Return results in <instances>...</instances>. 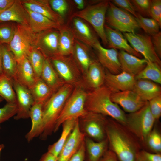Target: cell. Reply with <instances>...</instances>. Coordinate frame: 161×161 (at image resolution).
Wrapping results in <instances>:
<instances>
[{
	"label": "cell",
	"mask_w": 161,
	"mask_h": 161,
	"mask_svg": "<svg viewBox=\"0 0 161 161\" xmlns=\"http://www.w3.org/2000/svg\"><path fill=\"white\" fill-rule=\"evenodd\" d=\"M108 148L120 161H135L137 154L142 149L137 138L124 125L108 118L106 127Z\"/></svg>",
	"instance_id": "cell-1"
},
{
	"label": "cell",
	"mask_w": 161,
	"mask_h": 161,
	"mask_svg": "<svg viewBox=\"0 0 161 161\" xmlns=\"http://www.w3.org/2000/svg\"><path fill=\"white\" fill-rule=\"evenodd\" d=\"M111 91L105 85L87 92L85 107L88 112L110 117L125 125L126 114L111 100Z\"/></svg>",
	"instance_id": "cell-2"
},
{
	"label": "cell",
	"mask_w": 161,
	"mask_h": 161,
	"mask_svg": "<svg viewBox=\"0 0 161 161\" xmlns=\"http://www.w3.org/2000/svg\"><path fill=\"white\" fill-rule=\"evenodd\" d=\"M74 87L65 83L43 105V124L40 138L46 140L54 132L56 122Z\"/></svg>",
	"instance_id": "cell-3"
},
{
	"label": "cell",
	"mask_w": 161,
	"mask_h": 161,
	"mask_svg": "<svg viewBox=\"0 0 161 161\" xmlns=\"http://www.w3.org/2000/svg\"><path fill=\"white\" fill-rule=\"evenodd\" d=\"M155 120L147 101L139 110L126 114L124 126L137 138L142 146L153 129Z\"/></svg>",
	"instance_id": "cell-4"
},
{
	"label": "cell",
	"mask_w": 161,
	"mask_h": 161,
	"mask_svg": "<svg viewBox=\"0 0 161 161\" xmlns=\"http://www.w3.org/2000/svg\"><path fill=\"white\" fill-rule=\"evenodd\" d=\"M109 3L108 0L99 1L75 12L71 17V18L74 17L80 18L90 23L105 46L107 45L104 26Z\"/></svg>",
	"instance_id": "cell-5"
},
{
	"label": "cell",
	"mask_w": 161,
	"mask_h": 161,
	"mask_svg": "<svg viewBox=\"0 0 161 161\" xmlns=\"http://www.w3.org/2000/svg\"><path fill=\"white\" fill-rule=\"evenodd\" d=\"M87 94L85 88L74 87L56 122L54 132L57 131L65 121L70 119L79 118L87 113L85 105Z\"/></svg>",
	"instance_id": "cell-6"
},
{
	"label": "cell",
	"mask_w": 161,
	"mask_h": 161,
	"mask_svg": "<svg viewBox=\"0 0 161 161\" xmlns=\"http://www.w3.org/2000/svg\"><path fill=\"white\" fill-rule=\"evenodd\" d=\"M49 58L65 83L74 87H82L86 88L83 75L71 55H57Z\"/></svg>",
	"instance_id": "cell-7"
},
{
	"label": "cell",
	"mask_w": 161,
	"mask_h": 161,
	"mask_svg": "<svg viewBox=\"0 0 161 161\" xmlns=\"http://www.w3.org/2000/svg\"><path fill=\"white\" fill-rule=\"evenodd\" d=\"M105 21L110 27L124 33L135 32L140 27L135 17L109 1Z\"/></svg>",
	"instance_id": "cell-8"
},
{
	"label": "cell",
	"mask_w": 161,
	"mask_h": 161,
	"mask_svg": "<svg viewBox=\"0 0 161 161\" xmlns=\"http://www.w3.org/2000/svg\"><path fill=\"white\" fill-rule=\"evenodd\" d=\"M108 118L102 114L87 111L78 118L80 131L85 137L100 142L106 138V127Z\"/></svg>",
	"instance_id": "cell-9"
},
{
	"label": "cell",
	"mask_w": 161,
	"mask_h": 161,
	"mask_svg": "<svg viewBox=\"0 0 161 161\" xmlns=\"http://www.w3.org/2000/svg\"><path fill=\"white\" fill-rule=\"evenodd\" d=\"M34 33L27 25L20 24L16 27L13 38L7 47L16 61L27 56L32 48L35 39Z\"/></svg>",
	"instance_id": "cell-10"
},
{
	"label": "cell",
	"mask_w": 161,
	"mask_h": 161,
	"mask_svg": "<svg viewBox=\"0 0 161 161\" xmlns=\"http://www.w3.org/2000/svg\"><path fill=\"white\" fill-rule=\"evenodd\" d=\"M123 35L132 48L148 61L155 62L161 66V60L154 50L150 35L136 32L124 33Z\"/></svg>",
	"instance_id": "cell-11"
},
{
	"label": "cell",
	"mask_w": 161,
	"mask_h": 161,
	"mask_svg": "<svg viewBox=\"0 0 161 161\" xmlns=\"http://www.w3.org/2000/svg\"><path fill=\"white\" fill-rule=\"evenodd\" d=\"M13 83L18 108L14 118L16 120L28 118L30 109L35 102L34 99L29 89L16 79H13Z\"/></svg>",
	"instance_id": "cell-12"
},
{
	"label": "cell",
	"mask_w": 161,
	"mask_h": 161,
	"mask_svg": "<svg viewBox=\"0 0 161 161\" xmlns=\"http://www.w3.org/2000/svg\"><path fill=\"white\" fill-rule=\"evenodd\" d=\"M93 48L96 51L98 62L104 68L114 74H119L122 72L118 58V52L116 49L104 47L98 40Z\"/></svg>",
	"instance_id": "cell-13"
},
{
	"label": "cell",
	"mask_w": 161,
	"mask_h": 161,
	"mask_svg": "<svg viewBox=\"0 0 161 161\" xmlns=\"http://www.w3.org/2000/svg\"><path fill=\"white\" fill-rule=\"evenodd\" d=\"M111 98L113 102L120 106L129 113L139 110L146 102L132 90L112 93Z\"/></svg>",
	"instance_id": "cell-14"
},
{
	"label": "cell",
	"mask_w": 161,
	"mask_h": 161,
	"mask_svg": "<svg viewBox=\"0 0 161 161\" xmlns=\"http://www.w3.org/2000/svg\"><path fill=\"white\" fill-rule=\"evenodd\" d=\"M107 71L104 84L112 93L132 90L136 81L134 76L123 71L114 74Z\"/></svg>",
	"instance_id": "cell-15"
},
{
	"label": "cell",
	"mask_w": 161,
	"mask_h": 161,
	"mask_svg": "<svg viewBox=\"0 0 161 161\" xmlns=\"http://www.w3.org/2000/svg\"><path fill=\"white\" fill-rule=\"evenodd\" d=\"M85 137L80 131L78 119L58 157V161H68L78 151Z\"/></svg>",
	"instance_id": "cell-16"
},
{
	"label": "cell",
	"mask_w": 161,
	"mask_h": 161,
	"mask_svg": "<svg viewBox=\"0 0 161 161\" xmlns=\"http://www.w3.org/2000/svg\"><path fill=\"white\" fill-rule=\"evenodd\" d=\"M55 29L48 30L41 32L38 39L41 52L47 58L58 54L59 32L58 30Z\"/></svg>",
	"instance_id": "cell-17"
},
{
	"label": "cell",
	"mask_w": 161,
	"mask_h": 161,
	"mask_svg": "<svg viewBox=\"0 0 161 161\" xmlns=\"http://www.w3.org/2000/svg\"><path fill=\"white\" fill-rule=\"evenodd\" d=\"M72 19L70 27L75 39L93 47L98 40L93 32L89 25L82 19L74 17Z\"/></svg>",
	"instance_id": "cell-18"
},
{
	"label": "cell",
	"mask_w": 161,
	"mask_h": 161,
	"mask_svg": "<svg viewBox=\"0 0 161 161\" xmlns=\"http://www.w3.org/2000/svg\"><path fill=\"white\" fill-rule=\"evenodd\" d=\"M104 29L107 45L109 47L124 50L138 58L141 55L135 51L127 42L124 36L120 32L105 24Z\"/></svg>",
	"instance_id": "cell-19"
},
{
	"label": "cell",
	"mask_w": 161,
	"mask_h": 161,
	"mask_svg": "<svg viewBox=\"0 0 161 161\" xmlns=\"http://www.w3.org/2000/svg\"><path fill=\"white\" fill-rule=\"evenodd\" d=\"M118 58L122 71L134 77L145 67L148 61L123 50L118 52Z\"/></svg>",
	"instance_id": "cell-20"
},
{
	"label": "cell",
	"mask_w": 161,
	"mask_h": 161,
	"mask_svg": "<svg viewBox=\"0 0 161 161\" xmlns=\"http://www.w3.org/2000/svg\"><path fill=\"white\" fill-rule=\"evenodd\" d=\"M105 74L104 68L98 61L95 60L83 76L86 88L92 90L103 85Z\"/></svg>",
	"instance_id": "cell-21"
},
{
	"label": "cell",
	"mask_w": 161,
	"mask_h": 161,
	"mask_svg": "<svg viewBox=\"0 0 161 161\" xmlns=\"http://www.w3.org/2000/svg\"><path fill=\"white\" fill-rule=\"evenodd\" d=\"M23 2L25 8L27 9L42 15L61 25L64 24V17L53 10L49 4V1L30 0L25 1Z\"/></svg>",
	"instance_id": "cell-22"
},
{
	"label": "cell",
	"mask_w": 161,
	"mask_h": 161,
	"mask_svg": "<svg viewBox=\"0 0 161 161\" xmlns=\"http://www.w3.org/2000/svg\"><path fill=\"white\" fill-rule=\"evenodd\" d=\"M91 47L75 39L72 54L83 76L95 60L91 56Z\"/></svg>",
	"instance_id": "cell-23"
},
{
	"label": "cell",
	"mask_w": 161,
	"mask_h": 161,
	"mask_svg": "<svg viewBox=\"0 0 161 161\" xmlns=\"http://www.w3.org/2000/svg\"><path fill=\"white\" fill-rule=\"evenodd\" d=\"M25 8L28 14V26L34 33H41L51 29H58L61 25L42 15Z\"/></svg>",
	"instance_id": "cell-24"
},
{
	"label": "cell",
	"mask_w": 161,
	"mask_h": 161,
	"mask_svg": "<svg viewBox=\"0 0 161 161\" xmlns=\"http://www.w3.org/2000/svg\"><path fill=\"white\" fill-rule=\"evenodd\" d=\"M17 69L14 79L29 89L35 83L36 77L27 56L17 61Z\"/></svg>",
	"instance_id": "cell-25"
},
{
	"label": "cell",
	"mask_w": 161,
	"mask_h": 161,
	"mask_svg": "<svg viewBox=\"0 0 161 161\" xmlns=\"http://www.w3.org/2000/svg\"><path fill=\"white\" fill-rule=\"evenodd\" d=\"M132 90L146 102L161 95V87L157 83L146 79L136 80Z\"/></svg>",
	"instance_id": "cell-26"
},
{
	"label": "cell",
	"mask_w": 161,
	"mask_h": 161,
	"mask_svg": "<svg viewBox=\"0 0 161 161\" xmlns=\"http://www.w3.org/2000/svg\"><path fill=\"white\" fill-rule=\"evenodd\" d=\"M44 103L35 102L31 107L30 112L32 125L30 131L25 135V138L28 142L34 138L40 136L42 130L43 124L42 107Z\"/></svg>",
	"instance_id": "cell-27"
},
{
	"label": "cell",
	"mask_w": 161,
	"mask_h": 161,
	"mask_svg": "<svg viewBox=\"0 0 161 161\" xmlns=\"http://www.w3.org/2000/svg\"><path fill=\"white\" fill-rule=\"evenodd\" d=\"M40 77L54 92L65 83L48 58L46 57L44 60Z\"/></svg>",
	"instance_id": "cell-28"
},
{
	"label": "cell",
	"mask_w": 161,
	"mask_h": 161,
	"mask_svg": "<svg viewBox=\"0 0 161 161\" xmlns=\"http://www.w3.org/2000/svg\"><path fill=\"white\" fill-rule=\"evenodd\" d=\"M28 14L21 2L15 0L9 8L0 13V21H14L28 26Z\"/></svg>",
	"instance_id": "cell-29"
},
{
	"label": "cell",
	"mask_w": 161,
	"mask_h": 161,
	"mask_svg": "<svg viewBox=\"0 0 161 161\" xmlns=\"http://www.w3.org/2000/svg\"><path fill=\"white\" fill-rule=\"evenodd\" d=\"M58 29L59 32L58 55H72L75 38L70 27L63 24Z\"/></svg>",
	"instance_id": "cell-30"
},
{
	"label": "cell",
	"mask_w": 161,
	"mask_h": 161,
	"mask_svg": "<svg viewBox=\"0 0 161 161\" xmlns=\"http://www.w3.org/2000/svg\"><path fill=\"white\" fill-rule=\"evenodd\" d=\"M84 141L88 161H99L109 149L107 138L102 141L97 142L85 137Z\"/></svg>",
	"instance_id": "cell-31"
},
{
	"label": "cell",
	"mask_w": 161,
	"mask_h": 161,
	"mask_svg": "<svg viewBox=\"0 0 161 161\" xmlns=\"http://www.w3.org/2000/svg\"><path fill=\"white\" fill-rule=\"evenodd\" d=\"M78 119H70L62 123V131L60 137L57 141L49 146L48 152L55 157H58L64 144L73 129Z\"/></svg>",
	"instance_id": "cell-32"
},
{
	"label": "cell",
	"mask_w": 161,
	"mask_h": 161,
	"mask_svg": "<svg viewBox=\"0 0 161 161\" xmlns=\"http://www.w3.org/2000/svg\"><path fill=\"white\" fill-rule=\"evenodd\" d=\"M35 102L44 103L55 93L40 77L29 89Z\"/></svg>",
	"instance_id": "cell-33"
},
{
	"label": "cell",
	"mask_w": 161,
	"mask_h": 161,
	"mask_svg": "<svg viewBox=\"0 0 161 161\" xmlns=\"http://www.w3.org/2000/svg\"><path fill=\"white\" fill-rule=\"evenodd\" d=\"M2 73L12 79L16 77L17 62L13 53L7 47L1 44Z\"/></svg>",
	"instance_id": "cell-34"
},
{
	"label": "cell",
	"mask_w": 161,
	"mask_h": 161,
	"mask_svg": "<svg viewBox=\"0 0 161 161\" xmlns=\"http://www.w3.org/2000/svg\"><path fill=\"white\" fill-rule=\"evenodd\" d=\"M161 66L157 63L147 61L145 67L135 76L136 80L146 79L161 84Z\"/></svg>",
	"instance_id": "cell-35"
},
{
	"label": "cell",
	"mask_w": 161,
	"mask_h": 161,
	"mask_svg": "<svg viewBox=\"0 0 161 161\" xmlns=\"http://www.w3.org/2000/svg\"><path fill=\"white\" fill-rule=\"evenodd\" d=\"M0 96L7 103H16L13 79L2 72L0 74Z\"/></svg>",
	"instance_id": "cell-36"
},
{
	"label": "cell",
	"mask_w": 161,
	"mask_h": 161,
	"mask_svg": "<svg viewBox=\"0 0 161 161\" xmlns=\"http://www.w3.org/2000/svg\"><path fill=\"white\" fill-rule=\"evenodd\" d=\"M37 77H40L44 60L46 58L42 52L32 47L27 56Z\"/></svg>",
	"instance_id": "cell-37"
},
{
	"label": "cell",
	"mask_w": 161,
	"mask_h": 161,
	"mask_svg": "<svg viewBox=\"0 0 161 161\" xmlns=\"http://www.w3.org/2000/svg\"><path fill=\"white\" fill-rule=\"evenodd\" d=\"M146 146L152 152L161 153V135L155 127L147 136L143 146Z\"/></svg>",
	"instance_id": "cell-38"
},
{
	"label": "cell",
	"mask_w": 161,
	"mask_h": 161,
	"mask_svg": "<svg viewBox=\"0 0 161 161\" xmlns=\"http://www.w3.org/2000/svg\"><path fill=\"white\" fill-rule=\"evenodd\" d=\"M135 18L140 28L143 29L147 34L152 36L160 32L161 27L151 18H145L138 13Z\"/></svg>",
	"instance_id": "cell-39"
},
{
	"label": "cell",
	"mask_w": 161,
	"mask_h": 161,
	"mask_svg": "<svg viewBox=\"0 0 161 161\" xmlns=\"http://www.w3.org/2000/svg\"><path fill=\"white\" fill-rule=\"evenodd\" d=\"M18 111L16 103H7L0 108V125L14 116Z\"/></svg>",
	"instance_id": "cell-40"
},
{
	"label": "cell",
	"mask_w": 161,
	"mask_h": 161,
	"mask_svg": "<svg viewBox=\"0 0 161 161\" xmlns=\"http://www.w3.org/2000/svg\"><path fill=\"white\" fill-rule=\"evenodd\" d=\"M14 33L15 30L11 27L6 24L0 25V44H9L13 39Z\"/></svg>",
	"instance_id": "cell-41"
},
{
	"label": "cell",
	"mask_w": 161,
	"mask_h": 161,
	"mask_svg": "<svg viewBox=\"0 0 161 161\" xmlns=\"http://www.w3.org/2000/svg\"><path fill=\"white\" fill-rule=\"evenodd\" d=\"M149 16L161 26V0H151L149 12Z\"/></svg>",
	"instance_id": "cell-42"
},
{
	"label": "cell",
	"mask_w": 161,
	"mask_h": 161,
	"mask_svg": "<svg viewBox=\"0 0 161 161\" xmlns=\"http://www.w3.org/2000/svg\"><path fill=\"white\" fill-rule=\"evenodd\" d=\"M49 2L53 10L64 17L69 8L67 1L65 0H50Z\"/></svg>",
	"instance_id": "cell-43"
},
{
	"label": "cell",
	"mask_w": 161,
	"mask_h": 161,
	"mask_svg": "<svg viewBox=\"0 0 161 161\" xmlns=\"http://www.w3.org/2000/svg\"><path fill=\"white\" fill-rule=\"evenodd\" d=\"M151 1L150 0H131L137 12L143 16H149V12Z\"/></svg>",
	"instance_id": "cell-44"
},
{
	"label": "cell",
	"mask_w": 161,
	"mask_h": 161,
	"mask_svg": "<svg viewBox=\"0 0 161 161\" xmlns=\"http://www.w3.org/2000/svg\"><path fill=\"white\" fill-rule=\"evenodd\" d=\"M150 112L155 119H159L161 116V95L148 101Z\"/></svg>",
	"instance_id": "cell-45"
},
{
	"label": "cell",
	"mask_w": 161,
	"mask_h": 161,
	"mask_svg": "<svg viewBox=\"0 0 161 161\" xmlns=\"http://www.w3.org/2000/svg\"><path fill=\"white\" fill-rule=\"evenodd\" d=\"M135 161H161V154L142 149L137 154Z\"/></svg>",
	"instance_id": "cell-46"
},
{
	"label": "cell",
	"mask_w": 161,
	"mask_h": 161,
	"mask_svg": "<svg viewBox=\"0 0 161 161\" xmlns=\"http://www.w3.org/2000/svg\"><path fill=\"white\" fill-rule=\"evenodd\" d=\"M111 1L116 6L129 13L135 17H137L138 13L131 1L113 0Z\"/></svg>",
	"instance_id": "cell-47"
},
{
	"label": "cell",
	"mask_w": 161,
	"mask_h": 161,
	"mask_svg": "<svg viewBox=\"0 0 161 161\" xmlns=\"http://www.w3.org/2000/svg\"><path fill=\"white\" fill-rule=\"evenodd\" d=\"M151 41L154 50L160 59L161 57V32L151 36Z\"/></svg>",
	"instance_id": "cell-48"
},
{
	"label": "cell",
	"mask_w": 161,
	"mask_h": 161,
	"mask_svg": "<svg viewBox=\"0 0 161 161\" xmlns=\"http://www.w3.org/2000/svg\"><path fill=\"white\" fill-rule=\"evenodd\" d=\"M85 154V146L84 141L78 151L68 161H84Z\"/></svg>",
	"instance_id": "cell-49"
},
{
	"label": "cell",
	"mask_w": 161,
	"mask_h": 161,
	"mask_svg": "<svg viewBox=\"0 0 161 161\" xmlns=\"http://www.w3.org/2000/svg\"><path fill=\"white\" fill-rule=\"evenodd\" d=\"M99 161H118V160L114 153L108 149Z\"/></svg>",
	"instance_id": "cell-50"
},
{
	"label": "cell",
	"mask_w": 161,
	"mask_h": 161,
	"mask_svg": "<svg viewBox=\"0 0 161 161\" xmlns=\"http://www.w3.org/2000/svg\"><path fill=\"white\" fill-rule=\"evenodd\" d=\"M15 1L14 0H0V13L9 8Z\"/></svg>",
	"instance_id": "cell-51"
},
{
	"label": "cell",
	"mask_w": 161,
	"mask_h": 161,
	"mask_svg": "<svg viewBox=\"0 0 161 161\" xmlns=\"http://www.w3.org/2000/svg\"><path fill=\"white\" fill-rule=\"evenodd\" d=\"M39 161H58V157L47 151L42 156Z\"/></svg>",
	"instance_id": "cell-52"
},
{
	"label": "cell",
	"mask_w": 161,
	"mask_h": 161,
	"mask_svg": "<svg viewBox=\"0 0 161 161\" xmlns=\"http://www.w3.org/2000/svg\"><path fill=\"white\" fill-rule=\"evenodd\" d=\"M77 8L81 10L84 8L85 1L83 0H74L73 1Z\"/></svg>",
	"instance_id": "cell-53"
},
{
	"label": "cell",
	"mask_w": 161,
	"mask_h": 161,
	"mask_svg": "<svg viewBox=\"0 0 161 161\" xmlns=\"http://www.w3.org/2000/svg\"><path fill=\"white\" fill-rule=\"evenodd\" d=\"M2 56L1 52V44H0V74L2 73Z\"/></svg>",
	"instance_id": "cell-54"
},
{
	"label": "cell",
	"mask_w": 161,
	"mask_h": 161,
	"mask_svg": "<svg viewBox=\"0 0 161 161\" xmlns=\"http://www.w3.org/2000/svg\"><path fill=\"white\" fill-rule=\"evenodd\" d=\"M4 147V145L3 144L0 145V155L2 150Z\"/></svg>",
	"instance_id": "cell-55"
},
{
	"label": "cell",
	"mask_w": 161,
	"mask_h": 161,
	"mask_svg": "<svg viewBox=\"0 0 161 161\" xmlns=\"http://www.w3.org/2000/svg\"><path fill=\"white\" fill-rule=\"evenodd\" d=\"M4 99L0 96V103Z\"/></svg>",
	"instance_id": "cell-56"
},
{
	"label": "cell",
	"mask_w": 161,
	"mask_h": 161,
	"mask_svg": "<svg viewBox=\"0 0 161 161\" xmlns=\"http://www.w3.org/2000/svg\"><path fill=\"white\" fill-rule=\"evenodd\" d=\"M1 22H2L1 21H0V23H1Z\"/></svg>",
	"instance_id": "cell-57"
}]
</instances>
